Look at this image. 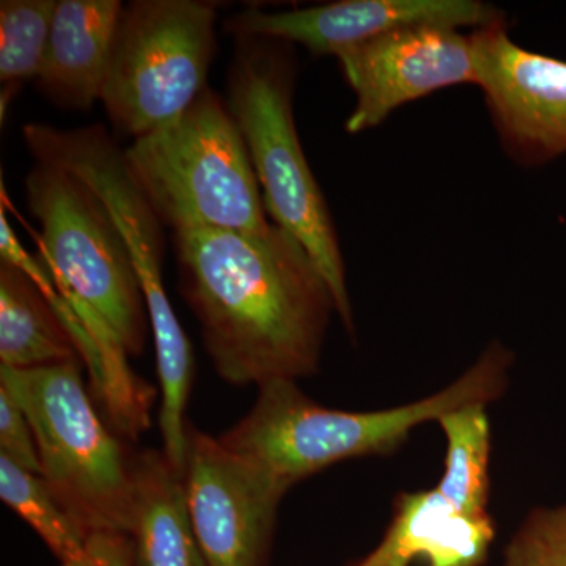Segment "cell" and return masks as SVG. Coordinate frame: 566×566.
<instances>
[{"label": "cell", "mask_w": 566, "mask_h": 566, "mask_svg": "<svg viewBox=\"0 0 566 566\" xmlns=\"http://www.w3.org/2000/svg\"><path fill=\"white\" fill-rule=\"evenodd\" d=\"M174 245L181 294L219 378L260 387L318 371L337 307L296 238L273 223L263 233L182 230Z\"/></svg>", "instance_id": "1"}, {"label": "cell", "mask_w": 566, "mask_h": 566, "mask_svg": "<svg viewBox=\"0 0 566 566\" xmlns=\"http://www.w3.org/2000/svg\"><path fill=\"white\" fill-rule=\"evenodd\" d=\"M512 364V352L495 342L444 389L381 411L326 408L296 381L268 382L259 387L251 411L219 439L292 490L340 461L394 452L417 427L438 422L453 409L497 400Z\"/></svg>", "instance_id": "2"}, {"label": "cell", "mask_w": 566, "mask_h": 566, "mask_svg": "<svg viewBox=\"0 0 566 566\" xmlns=\"http://www.w3.org/2000/svg\"><path fill=\"white\" fill-rule=\"evenodd\" d=\"M296 73L289 43L237 39L226 102L243 136L266 212L304 245L333 290L338 318L353 335V305L337 230L294 122Z\"/></svg>", "instance_id": "3"}, {"label": "cell", "mask_w": 566, "mask_h": 566, "mask_svg": "<svg viewBox=\"0 0 566 566\" xmlns=\"http://www.w3.org/2000/svg\"><path fill=\"white\" fill-rule=\"evenodd\" d=\"M0 386L31 420L41 479L87 538H132L134 452L93 405L81 360L0 367Z\"/></svg>", "instance_id": "4"}, {"label": "cell", "mask_w": 566, "mask_h": 566, "mask_svg": "<svg viewBox=\"0 0 566 566\" xmlns=\"http://www.w3.org/2000/svg\"><path fill=\"white\" fill-rule=\"evenodd\" d=\"M126 161L164 227L263 233L262 189L226 98L211 87L175 120L134 139Z\"/></svg>", "instance_id": "5"}, {"label": "cell", "mask_w": 566, "mask_h": 566, "mask_svg": "<svg viewBox=\"0 0 566 566\" xmlns=\"http://www.w3.org/2000/svg\"><path fill=\"white\" fill-rule=\"evenodd\" d=\"M29 210L41 244L82 329L109 337L126 356H140L151 333L133 253L103 200L51 164L25 177Z\"/></svg>", "instance_id": "6"}, {"label": "cell", "mask_w": 566, "mask_h": 566, "mask_svg": "<svg viewBox=\"0 0 566 566\" xmlns=\"http://www.w3.org/2000/svg\"><path fill=\"white\" fill-rule=\"evenodd\" d=\"M216 17V6L199 0H134L123 7L102 92L118 132L139 139L196 102L208 87Z\"/></svg>", "instance_id": "7"}, {"label": "cell", "mask_w": 566, "mask_h": 566, "mask_svg": "<svg viewBox=\"0 0 566 566\" xmlns=\"http://www.w3.org/2000/svg\"><path fill=\"white\" fill-rule=\"evenodd\" d=\"M182 479L208 565L264 566L290 488L192 423Z\"/></svg>", "instance_id": "8"}, {"label": "cell", "mask_w": 566, "mask_h": 566, "mask_svg": "<svg viewBox=\"0 0 566 566\" xmlns=\"http://www.w3.org/2000/svg\"><path fill=\"white\" fill-rule=\"evenodd\" d=\"M356 95L348 134L382 125L395 111L455 85H476L472 33L444 25H412L335 55Z\"/></svg>", "instance_id": "9"}, {"label": "cell", "mask_w": 566, "mask_h": 566, "mask_svg": "<svg viewBox=\"0 0 566 566\" xmlns=\"http://www.w3.org/2000/svg\"><path fill=\"white\" fill-rule=\"evenodd\" d=\"M476 85L506 155L539 166L566 153V62L517 46L504 22L472 31Z\"/></svg>", "instance_id": "10"}, {"label": "cell", "mask_w": 566, "mask_h": 566, "mask_svg": "<svg viewBox=\"0 0 566 566\" xmlns=\"http://www.w3.org/2000/svg\"><path fill=\"white\" fill-rule=\"evenodd\" d=\"M504 13L479 0H340L266 13L245 9L226 22L237 39L303 44L318 55H338L365 41L412 25L483 29L504 22Z\"/></svg>", "instance_id": "11"}, {"label": "cell", "mask_w": 566, "mask_h": 566, "mask_svg": "<svg viewBox=\"0 0 566 566\" xmlns=\"http://www.w3.org/2000/svg\"><path fill=\"white\" fill-rule=\"evenodd\" d=\"M118 0H57L39 88L62 109L102 102L112 43L123 13Z\"/></svg>", "instance_id": "12"}, {"label": "cell", "mask_w": 566, "mask_h": 566, "mask_svg": "<svg viewBox=\"0 0 566 566\" xmlns=\"http://www.w3.org/2000/svg\"><path fill=\"white\" fill-rule=\"evenodd\" d=\"M493 539L490 515H465L433 488L397 499L389 531L367 558L403 565L422 558L424 566H479Z\"/></svg>", "instance_id": "13"}, {"label": "cell", "mask_w": 566, "mask_h": 566, "mask_svg": "<svg viewBox=\"0 0 566 566\" xmlns=\"http://www.w3.org/2000/svg\"><path fill=\"white\" fill-rule=\"evenodd\" d=\"M133 528L136 566H210L186 497L185 479L164 450L134 452Z\"/></svg>", "instance_id": "14"}, {"label": "cell", "mask_w": 566, "mask_h": 566, "mask_svg": "<svg viewBox=\"0 0 566 566\" xmlns=\"http://www.w3.org/2000/svg\"><path fill=\"white\" fill-rule=\"evenodd\" d=\"M69 311L59 308L48 279L35 281L10 262L0 263V367L28 370L81 360Z\"/></svg>", "instance_id": "15"}, {"label": "cell", "mask_w": 566, "mask_h": 566, "mask_svg": "<svg viewBox=\"0 0 566 566\" xmlns=\"http://www.w3.org/2000/svg\"><path fill=\"white\" fill-rule=\"evenodd\" d=\"M436 423L447 442L444 472L436 490L465 515H490L491 424L486 405L453 409Z\"/></svg>", "instance_id": "16"}, {"label": "cell", "mask_w": 566, "mask_h": 566, "mask_svg": "<svg viewBox=\"0 0 566 566\" xmlns=\"http://www.w3.org/2000/svg\"><path fill=\"white\" fill-rule=\"evenodd\" d=\"M0 499L29 524L65 566H92L91 539L40 475L0 455Z\"/></svg>", "instance_id": "17"}, {"label": "cell", "mask_w": 566, "mask_h": 566, "mask_svg": "<svg viewBox=\"0 0 566 566\" xmlns=\"http://www.w3.org/2000/svg\"><path fill=\"white\" fill-rule=\"evenodd\" d=\"M57 0H2L0 2V81L7 85L2 104H9L18 85L39 80Z\"/></svg>", "instance_id": "18"}, {"label": "cell", "mask_w": 566, "mask_h": 566, "mask_svg": "<svg viewBox=\"0 0 566 566\" xmlns=\"http://www.w3.org/2000/svg\"><path fill=\"white\" fill-rule=\"evenodd\" d=\"M504 566H566V504L528 513L506 546Z\"/></svg>", "instance_id": "19"}, {"label": "cell", "mask_w": 566, "mask_h": 566, "mask_svg": "<svg viewBox=\"0 0 566 566\" xmlns=\"http://www.w3.org/2000/svg\"><path fill=\"white\" fill-rule=\"evenodd\" d=\"M0 455L32 474H41L39 447L31 420L13 395L0 386Z\"/></svg>", "instance_id": "20"}, {"label": "cell", "mask_w": 566, "mask_h": 566, "mask_svg": "<svg viewBox=\"0 0 566 566\" xmlns=\"http://www.w3.org/2000/svg\"><path fill=\"white\" fill-rule=\"evenodd\" d=\"M354 566H409L403 564H397V562H374L370 558L365 557L359 564Z\"/></svg>", "instance_id": "21"}, {"label": "cell", "mask_w": 566, "mask_h": 566, "mask_svg": "<svg viewBox=\"0 0 566 566\" xmlns=\"http://www.w3.org/2000/svg\"><path fill=\"white\" fill-rule=\"evenodd\" d=\"M93 566H96V565H93Z\"/></svg>", "instance_id": "22"}]
</instances>
